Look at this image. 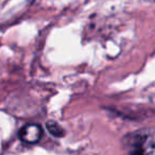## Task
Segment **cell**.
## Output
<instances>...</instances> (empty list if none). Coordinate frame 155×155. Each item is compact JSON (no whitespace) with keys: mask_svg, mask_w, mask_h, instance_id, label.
Instances as JSON below:
<instances>
[{"mask_svg":"<svg viewBox=\"0 0 155 155\" xmlns=\"http://www.w3.org/2000/svg\"><path fill=\"white\" fill-rule=\"evenodd\" d=\"M46 129H47V131L49 132L52 136H54V137L61 138L65 136V130L63 129L56 121H53V120L47 121V122H46Z\"/></svg>","mask_w":155,"mask_h":155,"instance_id":"obj_3","label":"cell"},{"mask_svg":"<svg viewBox=\"0 0 155 155\" xmlns=\"http://www.w3.org/2000/svg\"><path fill=\"white\" fill-rule=\"evenodd\" d=\"M43 127L38 123H28L24 125L18 133L19 139L28 144H35L43 137Z\"/></svg>","mask_w":155,"mask_h":155,"instance_id":"obj_2","label":"cell"},{"mask_svg":"<svg viewBox=\"0 0 155 155\" xmlns=\"http://www.w3.org/2000/svg\"><path fill=\"white\" fill-rule=\"evenodd\" d=\"M154 144L153 129L136 130L122 138L123 155H154Z\"/></svg>","mask_w":155,"mask_h":155,"instance_id":"obj_1","label":"cell"}]
</instances>
